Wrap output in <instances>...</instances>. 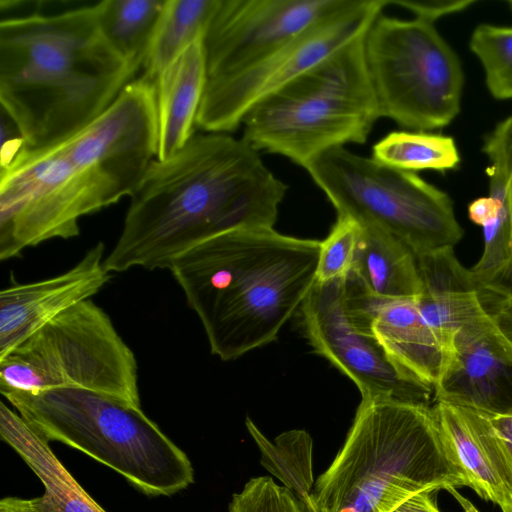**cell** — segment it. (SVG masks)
<instances>
[{
    "instance_id": "obj_26",
    "label": "cell",
    "mask_w": 512,
    "mask_h": 512,
    "mask_svg": "<svg viewBox=\"0 0 512 512\" xmlns=\"http://www.w3.org/2000/svg\"><path fill=\"white\" fill-rule=\"evenodd\" d=\"M470 49L481 62L487 88L496 99H512V27L480 24Z\"/></svg>"
},
{
    "instance_id": "obj_34",
    "label": "cell",
    "mask_w": 512,
    "mask_h": 512,
    "mask_svg": "<svg viewBox=\"0 0 512 512\" xmlns=\"http://www.w3.org/2000/svg\"><path fill=\"white\" fill-rule=\"evenodd\" d=\"M435 492H420L402 502L391 512H440L433 496Z\"/></svg>"
},
{
    "instance_id": "obj_27",
    "label": "cell",
    "mask_w": 512,
    "mask_h": 512,
    "mask_svg": "<svg viewBox=\"0 0 512 512\" xmlns=\"http://www.w3.org/2000/svg\"><path fill=\"white\" fill-rule=\"evenodd\" d=\"M229 512H313L292 491L271 477L250 479L240 492L233 494Z\"/></svg>"
},
{
    "instance_id": "obj_24",
    "label": "cell",
    "mask_w": 512,
    "mask_h": 512,
    "mask_svg": "<svg viewBox=\"0 0 512 512\" xmlns=\"http://www.w3.org/2000/svg\"><path fill=\"white\" fill-rule=\"evenodd\" d=\"M246 427L261 453V465L312 509L311 492L315 481L310 435L304 430H291L271 441L249 417Z\"/></svg>"
},
{
    "instance_id": "obj_38",
    "label": "cell",
    "mask_w": 512,
    "mask_h": 512,
    "mask_svg": "<svg viewBox=\"0 0 512 512\" xmlns=\"http://www.w3.org/2000/svg\"><path fill=\"white\" fill-rule=\"evenodd\" d=\"M502 512H512V507L503 510Z\"/></svg>"
},
{
    "instance_id": "obj_22",
    "label": "cell",
    "mask_w": 512,
    "mask_h": 512,
    "mask_svg": "<svg viewBox=\"0 0 512 512\" xmlns=\"http://www.w3.org/2000/svg\"><path fill=\"white\" fill-rule=\"evenodd\" d=\"M166 0H103L94 4L99 27L135 75L142 68Z\"/></svg>"
},
{
    "instance_id": "obj_18",
    "label": "cell",
    "mask_w": 512,
    "mask_h": 512,
    "mask_svg": "<svg viewBox=\"0 0 512 512\" xmlns=\"http://www.w3.org/2000/svg\"><path fill=\"white\" fill-rule=\"evenodd\" d=\"M416 260L422 284L418 309L450 352L459 329L508 304L461 265L453 248L417 255Z\"/></svg>"
},
{
    "instance_id": "obj_29",
    "label": "cell",
    "mask_w": 512,
    "mask_h": 512,
    "mask_svg": "<svg viewBox=\"0 0 512 512\" xmlns=\"http://www.w3.org/2000/svg\"><path fill=\"white\" fill-rule=\"evenodd\" d=\"M411 11L414 17L432 23L444 15L459 12L472 5L474 1H419V0H386Z\"/></svg>"
},
{
    "instance_id": "obj_21",
    "label": "cell",
    "mask_w": 512,
    "mask_h": 512,
    "mask_svg": "<svg viewBox=\"0 0 512 512\" xmlns=\"http://www.w3.org/2000/svg\"><path fill=\"white\" fill-rule=\"evenodd\" d=\"M352 268L365 288L387 299H416L422 291L416 255L401 240L372 225H360Z\"/></svg>"
},
{
    "instance_id": "obj_31",
    "label": "cell",
    "mask_w": 512,
    "mask_h": 512,
    "mask_svg": "<svg viewBox=\"0 0 512 512\" xmlns=\"http://www.w3.org/2000/svg\"><path fill=\"white\" fill-rule=\"evenodd\" d=\"M485 139L492 142L503 155L507 171L508 199L512 217V116L499 122L496 127L485 136Z\"/></svg>"
},
{
    "instance_id": "obj_25",
    "label": "cell",
    "mask_w": 512,
    "mask_h": 512,
    "mask_svg": "<svg viewBox=\"0 0 512 512\" xmlns=\"http://www.w3.org/2000/svg\"><path fill=\"white\" fill-rule=\"evenodd\" d=\"M372 158L387 166L414 172L446 171L457 167L460 156L452 137L424 131H394L372 148Z\"/></svg>"
},
{
    "instance_id": "obj_33",
    "label": "cell",
    "mask_w": 512,
    "mask_h": 512,
    "mask_svg": "<svg viewBox=\"0 0 512 512\" xmlns=\"http://www.w3.org/2000/svg\"><path fill=\"white\" fill-rule=\"evenodd\" d=\"M500 209L509 211L503 208L490 196L481 197L474 200L468 208L469 218L476 224L484 226L492 220ZM510 212V211H509Z\"/></svg>"
},
{
    "instance_id": "obj_4",
    "label": "cell",
    "mask_w": 512,
    "mask_h": 512,
    "mask_svg": "<svg viewBox=\"0 0 512 512\" xmlns=\"http://www.w3.org/2000/svg\"><path fill=\"white\" fill-rule=\"evenodd\" d=\"M321 241L274 227L230 231L191 248L170 266L223 361L277 340L317 280Z\"/></svg>"
},
{
    "instance_id": "obj_36",
    "label": "cell",
    "mask_w": 512,
    "mask_h": 512,
    "mask_svg": "<svg viewBox=\"0 0 512 512\" xmlns=\"http://www.w3.org/2000/svg\"><path fill=\"white\" fill-rule=\"evenodd\" d=\"M493 427L506 440L512 450V413L491 415L487 414Z\"/></svg>"
},
{
    "instance_id": "obj_28",
    "label": "cell",
    "mask_w": 512,
    "mask_h": 512,
    "mask_svg": "<svg viewBox=\"0 0 512 512\" xmlns=\"http://www.w3.org/2000/svg\"><path fill=\"white\" fill-rule=\"evenodd\" d=\"M360 226L351 218L338 216L330 233L321 241L317 280L344 278L353 265Z\"/></svg>"
},
{
    "instance_id": "obj_6",
    "label": "cell",
    "mask_w": 512,
    "mask_h": 512,
    "mask_svg": "<svg viewBox=\"0 0 512 512\" xmlns=\"http://www.w3.org/2000/svg\"><path fill=\"white\" fill-rule=\"evenodd\" d=\"M47 442L77 449L149 496H171L194 482L186 453L141 409L79 387L1 393Z\"/></svg>"
},
{
    "instance_id": "obj_16",
    "label": "cell",
    "mask_w": 512,
    "mask_h": 512,
    "mask_svg": "<svg viewBox=\"0 0 512 512\" xmlns=\"http://www.w3.org/2000/svg\"><path fill=\"white\" fill-rule=\"evenodd\" d=\"M98 242L70 269L30 283H15L0 293V358L76 304L91 299L111 279Z\"/></svg>"
},
{
    "instance_id": "obj_5",
    "label": "cell",
    "mask_w": 512,
    "mask_h": 512,
    "mask_svg": "<svg viewBox=\"0 0 512 512\" xmlns=\"http://www.w3.org/2000/svg\"><path fill=\"white\" fill-rule=\"evenodd\" d=\"M467 486L433 407L362 399L345 441L316 479L313 512H391L423 491Z\"/></svg>"
},
{
    "instance_id": "obj_19",
    "label": "cell",
    "mask_w": 512,
    "mask_h": 512,
    "mask_svg": "<svg viewBox=\"0 0 512 512\" xmlns=\"http://www.w3.org/2000/svg\"><path fill=\"white\" fill-rule=\"evenodd\" d=\"M152 82L157 117L156 160L165 161L194 136L206 85L203 38L188 46Z\"/></svg>"
},
{
    "instance_id": "obj_14",
    "label": "cell",
    "mask_w": 512,
    "mask_h": 512,
    "mask_svg": "<svg viewBox=\"0 0 512 512\" xmlns=\"http://www.w3.org/2000/svg\"><path fill=\"white\" fill-rule=\"evenodd\" d=\"M434 398L491 415L512 413L509 303L456 332Z\"/></svg>"
},
{
    "instance_id": "obj_30",
    "label": "cell",
    "mask_w": 512,
    "mask_h": 512,
    "mask_svg": "<svg viewBox=\"0 0 512 512\" xmlns=\"http://www.w3.org/2000/svg\"><path fill=\"white\" fill-rule=\"evenodd\" d=\"M26 148H28V146L20 129L12 118L1 108L0 170L7 168Z\"/></svg>"
},
{
    "instance_id": "obj_15",
    "label": "cell",
    "mask_w": 512,
    "mask_h": 512,
    "mask_svg": "<svg viewBox=\"0 0 512 512\" xmlns=\"http://www.w3.org/2000/svg\"><path fill=\"white\" fill-rule=\"evenodd\" d=\"M343 292L351 322L373 336L405 374L434 390L450 350L426 323L416 299L377 297L351 270L344 277Z\"/></svg>"
},
{
    "instance_id": "obj_1",
    "label": "cell",
    "mask_w": 512,
    "mask_h": 512,
    "mask_svg": "<svg viewBox=\"0 0 512 512\" xmlns=\"http://www.w3.org/2000/svg\"><path fill=\"white\" fill-rule=\"evenodd\" d=\"M156 154L153 82L141 76L84 129L0 170V259L78 236L79 220L130 196Z\"/></svg>"
},
{
    "instance_id": "obj_17",
    "label": "cell",
    "mask_w": 512,
    "mask_h": 512,
    "mask_svg": "<svg viewBox=\"0 0 512 512\" xmlns=\"http://www.w3.org/2000/svg\"><path fill=\"white\" fill-rule=\"evenodd\" d=\"M433 411L467 486L502 511L512 507V450L488 415L443 401Z\"/></svg>"
},
{
    "instance_id": "obj_8",
    "label": "cell",
    "mask_w": 512,
    "mask_h": 512,
    "mask_svg": "<svg viewBox=\"0 0 512 512\" xmlns=\"http://www.w3.org/2000/svg\"><path fill=\"white\" fill-rule=\"evenodd\" d=\"M338 216L395 236L417 255L453 248L463 236L453 202L414 172L338 147L306 167Z\"/></svg>"
},
{
    "instance_id": "obj_35",
    "label": "cell",
    "mask_w": 512,
    "mask_h": 512,
    "mask_svg": "<svg viewBox=\"0 0 512 512\" xmlns=\"http://www.w3.org/2000/svg\"><path fill=\"white\" fill-rule=\"evenodd\" d=\"M0 512H40L31 499L5 497L0 501Z\"/></svg>"
},
{
    "instance_id": "obj_7",
    "label": "cell",
    "mask_w": 512,
    "mask_h": 512,
    "mask_svg": "<svg viewBox=\"0 0 512 512\" xmlns=\"http://www.w3.org/2000/svg\"><path fill=\"white\" fill-rule=\"evenodd\" d=\"M366 33V32H365ZM352 39L254 105L242 138L305 167L326 151L364 144L380 116L364 35Z\"/></svg>"
},
{
    "instance_id": "obj_20",
    "label": "cell",
    "mask_w": 512,
    "mask_h": 512,
    "mask_svg": "<svg viewBox=\"0 0 512 512\" xmlns=\"http://www.w3.org/2000/svg\"><path fill=\"white\" fill-rule=\"evenodd\" d=\"M0 435L42 482L43 495L31 499L40 512H106L59 461L49 442L3 402Z\"/></svg>"
},
{
    "instance_id": "obj_12",
    "label": "cell",
    "mask_w": 512,
    "mask_h": 512,
    "mask_svg": "<svg viewBox=\"0 0 512 512\" xmlns=\"http://www.w3.org/2000/svg\"><path fill=\"white\" fill-rule=\"evenodd\" d=\"M343 280L316 281L301 305L302 329L314 351L349 377L362 399L392 398L429 405L434 390L405 374L373 336L351 322Z\"/></svg>"
},
{
    "instance_id": "obj_2",
    "label": "cell",
    "mask_w": 512,
    "mask_h": 512,
    "mask_svg": "<svg viewBox=\"0 0 512 512\" xmlns=\"http://www.w3.org/2000/svg\"><path fill=\"white\" fill-rule=\"evenodd\" d=\"M287 189L242 137L194 135L170 159L152 161L130 195L105 267L111 273L169 269L213 237L274 227Z\"/></svg>"
},
{
    "instance_id": "obj_37",
    "label": "cell",
    "mask_w": 512,
    "mask_h": 512,
    "mask_svg": "<svg viewBox=\"0 0 512 512\" xmlns=\"http://www.w3.org/2000/svg\"><path fill=\"white\" fill-rule=\"evenodd\" d=\"M465 502H466V501H465ZM469 504H470V503H468V502H466V503H465V505H464V504H462V505L465 507V509H466V511H467V512H478L477 510H475V509H474L471 505H469Z\"/></svg>"
},
{
    "instance_id": "obj_23",
    "label": "cell",
    "mask_w": 512,
    "mask_h": 512,
    "mask_svg": "<svg viewBox=\"0 0 512 512\" xmlns=\"http://www.w3.org/2000/svg\"><path fill=\"white\" fill-rule=\"evenodd\" d=\"M219 0H166L143 63L153 81L188 46L203 38Z\"/></svg>"
},
{
    "instance_id": "obj_32",
    "label": "cell",
    "mask_w": 512,
    "mask_h": 512,
    "mask_svg": "<svg viewBox=\"0 0 512 512\" xmlns=\"http://www.w3.org/2000/svg\"><path fill=\"white\" fill-rule=\"evenodd\" d=\"M481 283L488 290L503 297L512 306V257Z\"/></svg>"
},
{
    "instance_id": "obj_13",
    "label": "cell",
    "mask_w": 512,
    "mask_h": 512,
    "mask_svg": "<svg viewBox=\"0 0 512 512\" xmlns=\"http://www.w3.org/2000/svg\"><path fill=\"white\" fill-rule=\"evenodd\" d=\"M355 0H219L203 37L206 81L232 74Z\"/></svg>"
},
{
    "instance_id": "obj_3",
    "label": "cell",
    "mask_w": 512,
    "mask_h": 512,
    "mask_svg": "<svg viewBox=\"0 0 512 512\" xmlns=\"http://www.w3.org/2000/svg\"><path fill=\"white\" fill-rule=\"evenodd\" d=\"M94 4L0 20L1 108L30 149L84 129L133 81L104 37Z\"/></svg>"
},
{
    "instance_id": "obj_39",
    "label": "cell",
    "mask_w": 512,
    "mask_h": 512,
    "mask_svg": "<svg viewBox=\"0 0 512 512\" xmlns=\"http://www.w3.org/2000/svg\"><path fill=\"white\" fill-rule=\"evenodd\" d=\"M507 3L509 4L510 8L512 9V0H509Z\"/></svg>"
},
{
    "instance_id": "obj_9",
    "label": "cell",
    "mask_w": 512,
    "mask_h": 512,
    "mask_svg": "<svg viewBox=\"0 0 512 512\" xmlns=\"http://www.w3.org/2000/svg\"><path fill=\"white\" fill-rule=\"evenodd\" d=\"M79 387L140 406L133 351L91 299L53 318L0 358V392Z\"/></svg>"
},
{
    "instance_id": "obj_11",
    "label": "cell",
    "mask_w": 512,
    "mask_h": 512,
    "mask_svg": "<svg viewBox=\"0 0 512 512\" xmlns=\"http://www.w3.org/2000/svg\"><path fill=\"white\" fill-rule=\"evenodd\" d=\"M386 5V0H355L244 68L206 81L196 126L210 133L235 131L259 101L365 33Z\"/></svg>"
},
{
    "instance_id": "obj_10",
    "label": "cell",
    "mask_w": 512,
    "mask_h": 512,
    "mask_svg": "<svg viewBox=\"0 0 512 512\" xmlns=\"http://www.w3.org/2000/svg\"><path fill=\"white\" fill-rule=\"evenodd\" d=\"M364 53L381 118L425 132L458 115L461 63L434 23L381 13L364 35Z\"/></svg>"
}]
</instances>
